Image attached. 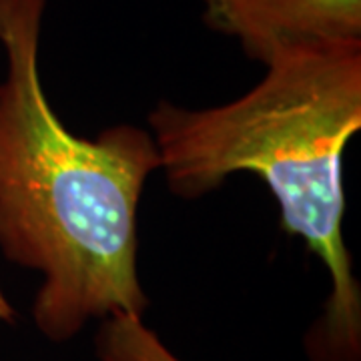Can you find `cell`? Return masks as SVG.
Segmentation results:
<instances>
[{"label": "cell", "mask_w": 361, "mask_h": 361, "mask_svg": "<svg viewBox=\"0 0 361 361\" xmlns=\"http://www.w3.org/2000/svg\"><path fill=\"white\" fill-rule=\"evenodd\" d=\"M49 0H0V253L37 271L32 322L66 343L113 315L145 317L137 215L159 171L149 130L118 123L94 139L66 129L40 80Z\"/></svg>", "instance_id": "cell-1"}, {"label": "cell", "mask_w": 361, "mask_h": 361, "mask_svg": "<svg viewBox=\"0 0 361 361\" xmlns=\"http://www.w3.org/2000/svg\"><path fill=\"white\" fill-rule=\"evenodd\" d=\"M241 99L149 113L171 193L197 201L235 173H253L281 211V227L325 265L331 291L305 334L311 361H361V285L343 237V151L361 129V39L293 40L261 61Z\"/></svg>", "instance_id": "cell-2"}, {"label": "cell", "mask_w": 361, "mask_h": 361, "mask_svg": "<svg viewBox=\"0 0 361 361\" xmlns=\"http://www.w3.org/2000/svg\"><path fill=\"white\" fill-rule=\"evenodd\" d=\"M211 30L235 39L251 61L293 40L361 39V0H201Z\"/></svg>", "instance_id": "cell-3"}, {"label": "cell", "mask_w": 361, "mask_h": 361, "mask_svg": "<svg viewBox=\"0 0 361 361\" xmlns=\"http://www.w3.org/2000/svg\"><path fill=\"white\" fill-rule=\"evenodd\" d=\"M99 361H183L145 323V317L113 315L99 325L94 336Z\"/></svg>", "instance_id": "cell-4"}, {"label": "cell", "mask_w": 361, "mask_h": 361, "mask_svg": "<svg viewBox=\"0 0 361 361\" xmlns=\"http://www.w3.org/2000/svg\"><path fill=\"white\" fill-rule=\"evenodd\" d=\"M0 310L2 311H11L13 307H11V303L6 301V297H4V293L0 291Z\"/></svg>", "instance_id": "cell-5"}, {"label": "cell", "mask_w": 361, "mask_h": 361, "mask_svg": "<svg viewBox=\"0 0 361 361\" xmlns=\"http://www.w3.org/2000/svg\"><path fill=\"white\" fill-rule=\"evenodd\" d=\"M11 319H13L11 315H6L4 311H0V325H2V323H4V322H11Z\"/></svg>", "instance_id": "cell-6"}]
</instances>
